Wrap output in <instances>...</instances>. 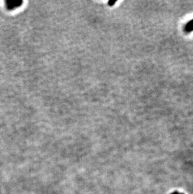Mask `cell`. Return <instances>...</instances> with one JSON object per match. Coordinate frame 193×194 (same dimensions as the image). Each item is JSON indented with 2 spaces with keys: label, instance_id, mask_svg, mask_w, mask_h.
Listing matches in <instances>:
<instances>
[{
  "label": "cell",
  "instance_id": "1",
  "mask_svg": "<svg viewBox=\"0 0 193 194\" xmlns=\"http://www.w3.org/2000/svg\"><path fill=\"white\" fill-rule=\"evenodd\" d=\"M184 31L186 33H190L193 32V19L190 20L185 26Z\"/></svg>",
  "mask_w": 193,
  "mask_h": 194
},
{
  "label": "cell",
  "instance_id": "2",
  "mask_svg": "<svg viewBox=\"0 0 193 194\" xmlns=\"http://www.w3.org/2000/svg\"><path fill=\"white\" fill-rule=\"evenodd\" d=\"M171 194H183V193H180V192H179L176 191V192H173V193H171Z\"/></svg>",
  "mask_w": 193,
  "mask_h": 194
}]
</instances>
